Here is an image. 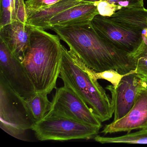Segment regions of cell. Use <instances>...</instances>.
<instances>
[{"label": "cell", "instance_id": "cell-3", "mask_svg": "<svg viewBox=\"0 0 147 147\" xmlns=\"http://www.w3.org/2000/svg\"><path fill=\"white\" fill-rule=\"evenodd\" d=\"M60 77L64 86L72 89L89 107L101 123L111 118L114 106L111 98L98 80H93L78 65L74 52L62 45Z\"/></svg>", "mask_w": 147, "mask_h": 147}, {"label": "cell", "instance_id": "cell-17", "mask_svg": "<svg viewBox=\"0 0 147 147\" xmlns=\"http://www.w3.org/2000/svg\"><path fill=\"white\" fill-rule=\"evenodd\" d=\"M74 52V51H73ZM74 58L76 63L93 80H104L111 83L114 87H117L122 78L126 74L122 75L114 69H109L103 72H96L88 67L74 52Z\"/></svg>", "mask_w": 147, "mask_h": 147}, {"label": "cell", "instance_id": "cell-2", "mask_svg": "<svg viewBox=\"0 0 147 147\" xmlns=\"http://www.w3.org/2000/svg\"><path fill=\"white\" fill-rule=\"evenodd\" d=\"M59 37L32 26L29 47L21 61L36 92L49 94L56 88L62 63Z\"/></svg>", "mask_w": 147, "mask_h": 147}, {"label": "cell", "instance_id": "cell-6", "mask_svg": "<svg viewBox=\"0 0 147 147\" xmlns=\"http://www.w3.org/2000/svg\"><path fill=\"white\" fill-rule=\"evenodd\" d=\"M50 116L63 117L102 127L101 122L92 109L67 86L56 88L49 111L45 117Z\"/></svg>", "mask_w": 147, "mask_h": 147}, {"label": "cell", "instance_id": "cell-13", "mask_svg": "<svg viewBox=\"0 0 147 147\" xmlns=\"http://www.w3.org/2000/svg\"><path fill=\"white\" fill-rule=\"evenodd\" d=\"M82 2L80 0H61L48 7L35 11L28 12L27 24L45 30H51L50 20L52 18Z\"/></svg>", "mask_w": 147, "mask_h": 147}, {"label": "cell", "instance_id": "cell-11", "mask_svg": "<svg viewBox=\"0 0 147 147\" xmlns=\"http://www.w3.org/2000/svg\"><path fill=\"white\" fill-rule=\"evenodd\" d=\"M31 28L29 25L15 21L0 28V39L21 61L29 47Z\"/></svg>", "mask_w": 147, "mask_h": 147}, {"label": "cell", "instance_id": "cell-16", "mask_svg": "<svg viewBox=\"0 0 147 147\" xmlns=\"http://www.w3.org/2000/svg\"><path fill=\"white\" fill-rule=\"evenodd\" d=\"M94 138L96 142L101 144H147V129H142L133 133H127L123 136L116 137H106L97 135Z\"/></svg>", "mask_w": 147, "mask_h": 147}, {"label": "cell", "instance_id": "cell-20", "mask_svg": "<svg viewBox=\"0 0 147 147\" xmlns=\"http://www.w3.org/2000/svg\"><path fill=\"white\" fill-rule=\"evenodd\" d=\"M93 4L97 7L99 15L103 17H111L117 11L123 8L122 7L112 4L105 0H100L94 2Z\"/></svg>", "mask_w": 147, "mask_h": 147}, {"label": "cell", "instance_id": "cell-22", "mask_svg": "<svg viewBox=\"0 0 147 147\" xmlns=\"http://www.w3.org/2000/svg\"><path fill=\"white\" fill-rule=\"evenodd\" d=\"M61 0H26V5L28 12L35 11L52 5Z\"/></svg>", "mask_w": 147, "mask_h": 147}, {"label": "cell", "instance_id": "cell-14", "mask_svg": "<svg viewBox=\"0 0 147 147\" xmlns=\"http://www.w3.org/2000/svg\"><path fill=\"white\" fill-rule=\"evenodd\" d=\"M119 24L142 34L147 29V9L144 7L123 8L108 17Z\"/></svg>", "mask_w": 147, "mask_h": 147}, {"label": "cell", "instance_id": "cell-5", "mask_svg": "<svg viewBox=\"0 0 147 147\" xmlns=\"http://www.w3.org/2000/svg\"><path fill=\"white\" fill-rule=\"evenodd\" d=\"M101 128L63 117H45L31 129L41 141H63L94 138Z\"/></svg>", "mask_w": 147, "mask_h": 147}, {"label": "cell", "instance_id": "cell-12", "mask_svg": "<svg viewBox=\"0 0 147 147\" xmlns=\"http://www.w3.org/2000/svg\"><path fill=\"white\" fill-rule=\"evenodd\" d=\"M98 15L97 7L93 3L82 2L52 18L50 20L51 30L54 26H70L89 23Z\"/></svg>", "mask_w": 147, "mask_h": 147}, {"label": "cell", "instance_id": "cell-4", "mask_svg": "<svg viewBox=\"0 0 147 147\" xmlns=\"http://www.w3.org/2000/svg\"><path fill=\"white\" fill-rule=\"evenodd\" d=\"M34 124L24 104V98L15 92L0 76V127L17 139L26 141V134Z\"/></svg>", "mask_w": 147, "mask_h": 147}, {"label": "cell", "instance_id": "cell-9", "mask_svg": "<svg viewBox=\"0 0 147 147\" xmlns=\"http://www.w3.org/2000/svg\"><path fill=\"white\" fill-rule=\"evenodd\" d=\"M147 87V82L136 69L125 76L117 87L108 85L106 89L110 91L114 106L115 122L125 116L134 105L138 93Z\"/></svg>", "mask_w": 147, "mask_h": 147}, {"label": "cell", "instance_id": "cell-19", "mask_svg": "<svg viewBox=\"0 0 147 147\" xmlns=\"http://www.w3.org/2000/svg\"><path fill=\"white\" fill-rule=\"evenodd\" d=\"M16 0H1L0 28L16 20Z\"/></svg>", "mask_w": 147, "mask_h": 147}, {"label": "cell", "instance_id": "cell-21", "mask_svg": "<svg viewBox=\"0 0 147 147\" xmlns=\"http://www.w3.org/2000/svg\"><path fill=\"white\" fill-rule=\"evenodd\" d=\"M84 3H93L100 0H80ZM123 8L144 7V0H105Z\"/></svg>", "mask_w": 147, "mask_h": 147}, {"label": "cell", "instance_id": "cell-18", "mask_svg": "<svg viewBox=\"0 0 147 147\" xmlns=\"http://www.w3.org/2000/svg\"><path fill=\"white\" fill-rule=\"evenodd\" d=\"M144 40L138 49L130 56L134 62L136 73L143 77L147 82V40L145 38Z\"/></svg>", "mask_w": 147, "mask_h": 147}, {"label": "cell", "instance_id": "cell-15", "mask_svg": "<svg viewBox=\"0 0 147 147\" xmlns=\"http://www.w3.org/2000/svg\"><path fill=\"white\" fill-rule=\"evenodd\" d=\"M47 95L45 93L35 92L30 98L24 99L26 111L34 124L42 119L49 111L51 102Z\"/></svg>", "mask_w": 147, "mask_h": 147}, {"label": "cell", "instance_id": "cell-23", "mask_svg": "<svg viewBox=\"0 0 147 147\" xmlns=\"http://www.w3.org/2000/svg\"><path fill=\"white\" fill-rule=\"evenodd\" d=\"M28 11L24 0H16V20L27 24Z\"/></svg>", "mask_w": 147, "mask_h": 147}, {"label": "cell", "instance_id": "cell-7", "mask_svg": "<svg viewBox=\"0 0 147 147\" xmlns=\"http://www.w3.org/2000/svg\"><path fill=\"white\" fill-rule=\"evenodd\" d=\"M92 24L104 40L129 55L134 54L143 42L142 33L127 29L108 17L97 15Z\"/></svg>", "mask_w": 147, "mask_h": 147}, {"label": "cell", "instance_id": "cell-8", "mask_svg": "<svg viewBox=\"0 0 147 147\" xmlns=\"http://www.w3.org/2000/svg\"><path fill=\"white\" fill-rule=\"evenodd\" d=\"M0 76L20 97L28 98L35 92V88L22 62L0 39Z\"/></svg>", "mask_w": 147, "mask_h": 147}, {"label": "cell", "instance_id": "cell-10", "mask_svg": "<svg viewBox=\"0 0 147 147\" xmlns=\"http://www.w3.org/2000/svg\"><path fill=\"white\" fill-rule=\"evenodd\" d=\"M147 129V87L138 94L133 106L123 117L106 125L101 132L105 135L118 132L129 133Z\"/></svg>", "mask_w": 147, "mask_h": 147}, {"label": "cell", "instance_id": "cell-24", "mask_svg": "<svg viewBox=\"0 0 147 147\" xmlns=\"http://www.w3.org/2000/svg\"><path fill=\"white\" fill-rule=\"evenodd\" d=\"M146 40H147V38H146Z\"/></svg>", "mask_w": 147, "mask_h": 147}, {"label": "cell", "instance_id": "cell-1", "mask_svg": "<svg viewBox=\"0 0 147 147\" xmlns=\"http://www.w3.org/2000/svg\"><path fill=\"white\" fill-rule=\"evenodd\" d=\"M51 30L90 68L96 72L114 69L122 75L135 70L131 57L104 40L92 22L70 26H55Z\"/></svg>", "mask_w": 147, "mask_h": 147}]
</instances>
